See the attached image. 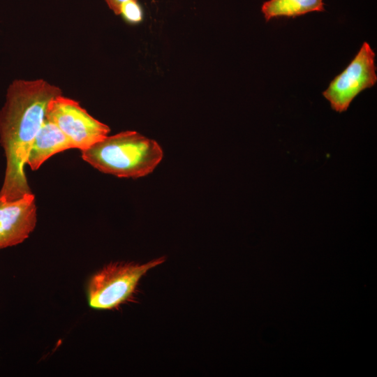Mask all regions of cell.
<instances>
[{"mask_svg":"<svg viewBox=\"0 0 377 377\" xmlns=\"http://www.w3.org/2000/svg\"><path fill=\"white\" fill-rule=\"evenodd\" d=\"M59 94L58 87L43 80H15L8 87L0 112L1 144L6 157L0 199L15 200L31 193L24 172L28 154L49 102Z\"/></svg>","mask_w":377,"mask_h":377,"instance_id":"1","label":"cell"},{"mask_svg":"<svg viewBox=\"0 0 377 377\" xmlns=\"http://www.w3.org/2000/svg\"><path fill=\"white\" fill-rule=\"evenodd\" d=\"M81 151L82 159L96 169L124 178L150 174L163 156L155 140L129 131L107 136Z\"/></svg>","mask_w":377,"mask_h":377,"instance_id":"2","label":"cell"},{"mask_svg":"<svg viewBox=\"0 0 377 377\" xmlns=\"http://www.w3.org/2000/svg\"><path fill=\"white\" fill-rule=\"evenodd\" d=\"M160 257L146 263H111L92 276L87 286L89 306L96 309L110 310L128 301L146 273L163 263Z\"/></svg>","mask_w":377,"mask_h":377,"instance_id":"3","label":"cell"},{"mask_svg":"<svg viewBox=\"0 0 377 377\" xmlns=\"http://www.w3.org/2000/svg\"><path fill=\"white\" fill-rule=\"evenodd\" d=\"M45 119L64 133L73 148L84 150L108 136L110 128L91 116L78 102L59 94L48 103Z\"/></svg>","mask_w":377,"mask_h":377,"instance_id":"4","label":"cell"},{"mask_svg":"<svg viewBox=\"0 0 377 377\" xmlns=\"http://www.w3.org/2000/svg\"><path fill=\"white\" fill-rule=\"evenodd\" d=\"M375 56L370 45L364 42L348 66L331 81L323 96L333 110L339 113L346 111L361 91L376 84Z\"/></svg>","mask_w":377,"mask_h":377,"instance_id":"5","label":"cell"},{"mask_svg":"<svg viewBox=\"0 0 377 377\" xmlns=\"http://www.w3.org/2000/svg\"><path fill=\"white\" fill-rule=\"evenodd\" d=\"M36 216L32 193L15 200L0 199V249L24 241L35 228Z\"/></svg>","mask_w":377,"mask_h":377,"instance_id":"6","label":"cell"},{"mask_svg":"<svg viewBox=\"0 0 377 377\" xmlns=\"http://www.w3.org/2000/svg\"><path fill=\"white\" fill-rule=\"evenodd\" d=\"M73 148L72 143L57 126L45 119L31 145L27 164L31 170H38L50 156Z\"/></svg>","mask_w":377,"mask_h":377,"instance_id":"7","label":"cell"},{"mask_svg":"<svg viewBox=\"0 0 377 377\" xmlns=\"http://www.w3.org/2000/svg\"><path fill=\"white\" fill-rule=\"evenodd\" d=\"M267 22L278 17H295L308 13L325 11L323 0H268L261 8Z\"/></svg>","mask_w":377,"mask_h":377,"instance_id":"8","label":"cell"},{"mask_svg":"<svg viewBox=\"0 0 377 377\" xmlns=\"http://www.w3.org/2000/svg\"><path fill=\"white\" fill-rule=\"evenodd\" d=\"M119 14L128 22L137 24L142 20L143 12L136 0H128L120 6Z\"/></svg>","mask_w":377,"mask_h":377,"instance_id":"9","label":"cell"},{"mask_svg":"<svg viewBox=\"0 0 377 377\" xmlns=\"http://www.w3.org/2000/svg\"><path fill=\"white\" fill-rule=\"evenodd\" d=\"M128 0H105L108 6L116 15L119 14V9L121 3ZM137 1V0H136Z\"/></svg>","mask_w":377,"mask_h":377,"instance_id":"10","label":"cell"}]
</instances>
